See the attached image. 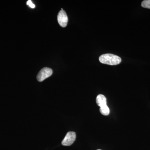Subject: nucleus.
<instances>
[{"instance_id": "f257e3e1", "label": "nucleus", "mask_w": 150, "mask_h": 150, "mask_svg": "<svg viewBox=\"0 0 150 150\" xmlns=\"http://www.w3.org/2000/svg\"><path fill=\"white\" fill-rule=\"evenodd\" d=\"M99 60L102 64L111 66L119 64L121 62V59L120 57L110 54H103L100 56Z\"/></svg>"}, {"instance_id": "f03ea898", "label": "nucleus", "mask_w": 150, "mask_h": 150, "mask_svg": "<svg viewBox=\"0 0 150 150\" xmlns=\"http://www.w3.org/2000/svg\"><path fill=\"white\" fill-rule=\"evenodd\" d=\"M53 74V71L51 69L47 67L43 68L40 70L37 76L38 81L42 82L46 79L51 76Z\"/></svg>"}, {"instance_id": "7ed1b4c3", "label": "nucleus", "mask_w": 150, "mask_h": 150, "mask_svg": "<svg viewBox=\"0 0 150 150\" xmlns=\"http://www.w3.org/2000/svg\"><path fill=\"white\" fill-rule=\"evenodd\" d=\"M76 133L73 131L68 132L62 142V144L64 146H70L72 144L76 139Z\"/></svg>"}, {"instance_id": "20e7f679", "label": "nucleus", "mask_w": 150, "mask_h": 150, "mask_svg": "<svg viewBox=\"0 0 150 150\" xmlns=\"http://www.w3.org/2000/svg\"><path fill=\"white\" fill-rule=\"evenodd\" d=\"M58 23L62 27H66L67 26L68 21V18L65 11L61 10L59 11L57 16Z\"/></svg>"}, {"instance_id": "39448f33", "label": "nucleus", "mask_w": 150, "mask_h": 150, "mask_svg": "<svg viewBox=\"0 0 150 150\" xmlns=\"http://www.w3.org/2000/svg\"><path fill=\"white\" fill-rule=\"evenodd\" d=\"M96 102L98 105L100 107L107 105L106 98L103 95L99 94L97 96Z\"/></svg>"}, {"instance_id": "423d86ee", "label": "nucleus", "mask_w": 150, "mask_h": 150, "mask_svg": "<svg viewBox=\"0 0 150 150\" xmlns=\"http://www.w3.org/2000/svg\"><path fill=\"white\" fill-rule=\"evenodd\" d=\"M100 111L102 115H107L110 113V109L107 105L102 106L100 108Z\"/></svg>"}, {"instance_id": "0eeeda50", "label": "nucleus", "mask_w": 150, "mask_h": 150, "mask_svg": "<svg viewBox=\"0 0 150 150\" xmlns=\"http://www.w3.org/2000/svg\"><path fill=\"white\" fill-rule=\"evenodd\" d=\"M142 6L143 8L150 9V0H144L142 3Z\"/></svg>"}, {"instance_id": "6e6552de", "label": "nucleus", "mask_w": 150, "mask_h": 150, "mask_svg": "<svg viewBox=\"0 0 150 150\" xmlns=\"http://www.w3.org/2000/svg\"><path fill=\"white\" fill-rule=\"evenodd\" d=\"M26 4H27V5L29 6L31 8H35V5L32 3V1H31V0H28Z\"/></svg>"}, {"instance_id": "1a4fd4ad", "label": "nucleus", "mask_w": 150, "mask_h": 150, "mask_svg": "<svg viewBox=\"0 0 150 150\" xmlns=\"http://www.w3.org/2000/svg\"><path fill=\"white\" fill-rule=\"evenodd\" d=\"M100 150V149H98V150Z\"/></svg>"}]
</instances>
